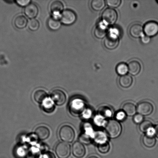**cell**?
Here are the masks:
<instances>
[{
	"label": "cell",
	"instance_id": "1",
	"mask_svg": "<svg viewBox=\"0 0 158 158\" xmlns=\"http://www.w3.org/2000/svg\"><path fill=\"white\" fill-rule=\"evenodd\" d=\"M105 130L107 134L111 138H117L121 134L122 125L117 120H110L106 125Z\"/></svg>",
	"mask_w": 158,
	"mask_h": 158
},
{
	"label": "cell",
	"instance_id": "2",
	"mask_svg": "<svg viewBox=\"0 0 158 158\" xmlns=\"http://www.w3.org/2000/svg\"><path fill=\"white\" fill-rule=\"evenodd\" d=\"M59 135L61 140L66 143L73 141L75 137V133L73 128L68 125H64L60 128Z\"/></svg>",
	"mask_w": 158,
	"mask_h": 158
},
{
	"label": "cell",
	"instance_id": "3",
	"mask_svg": "<svg viewBox=\"0 0 158 158\" xmlns=\"http://www.w3.org/2000/svg\"><path fill=\"white\" fill-rule=\"evenodd\" d=\"M76 14L71 9L63 10L61 14L60 19L62 24L65 25L70 26L74 24L76 21Z\"/></svg>",
	"mask_w": 158,
	"mask_h": 158
},
{
	"label": "cell",
	"instance_id": "4",
	"mask_svg": "<svg viewBox=\"0 0 158 158\" xmlns=\"http://www.w3.org/2000/svg\"><path fill=\"white\" fill-rule=\"evenodd\" d=\"M55 151L59 158H68L70 155V146L66 142H60L56 147Z\"/></svg>",
	"mask_w": 158,
	"mask_h": 158
},
{
	"label": "cell",
	"instance_id": "5",
	"mask_svg": "<svg viewBox=\"0 0 158 158\" xmlns=\"http://www.w3.org/2000/svg\"><path fill=\"white\" fill-rule=\"evenodd\" d=\"M102 19L106 24L113 25L117 21V14L114 9L108 8L105 9L102 14Z\"/></svg>",
	"mask_w": 158,
	"mask_h": 158
},
{
	"label": "cell",
	"instance_id": "6",
	"mask_svg": "<svg viewBox=\"0 0 158 158\" xmlns=\"http://www.w3.org/2000/svg\"><path fill=\"white\" fill-rule=\"evenodd\" d=\"M50 97L54 103L58 106H62L66 102V94L60 89L54 90L51 93Z\"/></svg>",
	"mask_w": 158,
	"mask_h": 158
},
{
	"label": "cell",
	"instance_id": "7",
	"mask_svg": "<svg viewBox=\"0 0 158 158\" xmlns=\"http://www.w3.org/2000/svg\"><path fill=\"white\" fill-rule=\"evenodd\" d=\"M143 32L147 36L153 37L158 34V23L155 21H150L145 25Z\"/></svg>",
	"mask_w": 158,
	"mask_h": 158
},
{
	"label": "cell",
	"instance_id": "8",
	"mask_svg": "<svg viewBox=\"0 0 158 158\" xmlns=\"http://www.w3.org/2000/svg\"><path fill=\"white\" fill-rule=\"evenodd\" d=\"M119 40L118 36L116 34H110L105 39L104 45L106 49L109 50H113L118 46Z\"/></svg>",
	"mask_w": 158,
	"mask_h": 158
},
{
	"label": "cell",
	"instance_id": "9",
	"mask_svg": "<svg viewBox=\"0 0 158 158\" xmlns=\"http://www.w3.org/2000/svg\"><path fill=\"white\" fill-rule=\"evenodd\" d=\"M139 114L143 116H148L152 113L154 107L151 103L148 102H143L139 104L137 108Z\"/></svg>",
	"mask_w": 158,
	"mask_h": 158
},
{
	"label": "cell",
	"instance_id": "10",
	"mask_svg": "<svg viewBox=\"0 0 158 158\" xmlns=\"http://www.w3.org/2000/svg\"><path fill=\"white\" fill-rule=\"evenodd\" d=\"M72 154L74 157L77 158H81L86 154V151L84 145L81 142H76L72 147Z\"/></svg>",
	"mask_w": 158,
	"mask_h": 158
},
{
	"label": "cell",
	"instance_id": "11",
	"mask_svg": "<svg viewBox=\"0 0 158 158\" xmlns=\"http://www.w3.org/2000/svg\"><path fill=\"white\" fill-rule=\"evenodd\" d=\"M39 12L38 6L34 3H30L24 9V14L28 18L31 19H34L37 15Z\"/></svg>",
	"mask_w": 158,
	"mask_h": 158
},
{
	"label": "cell",
	"instance_id": "12",
	"mask_svg": "<svg viewBox=\"0 0 158 158\" xmlns=\"http://www.w3.org/2000/svg\"><path fill=\"white\" fill-rule=\"evenodd\" d=\"M64 9V5L61 1H53L50 5V10L53 16L62 13Z\"/></svg>",
	"mask_w": 158,
	"mask_h": 158
},
{
	"label": "cell",
	"instance_id": "13",
	"mask_svg": "<svg viewBox=\"0 0 158 158\" xmlns=\"http://www.w3.org/2000/svg\"><path fill=\"white\" fill-rule=\"evenodd\" d=\"M35 134L40 140H45L49 137L50 131L47 127L40 126L35 129Z\"/></svg>",
	"mask_w": 158,
	"mask_h": 158
},
{
	"label": "cell",
	"instance_id": "14",
	"mask_svg": "<svg viewBox=\"0 0 158 158\" xmlns=\"http://www.w3.org/2000/svg\"><path fill=\"white\" fill-rule=\"evenodd\" d=\"M72 111L74 114H80L84 111L85 105L84 102L80 99H77L72 103Z\"/></svg>",
	"mask_w": 158,
	"mask_h": 158
},
{
	"label": "cell",
	"instance_id": "15",
	"mask_svg": "<svg viewBox=\"0 0 158 158\" xmlns=\"http://www.w3.org/2000/svg\"><path fill=\"white\" fill-rule=\"evenodd\" d=\"M47 25L50 30L53 31H57L61 27V22L59 19L53 15L48 19Z\"/></svg>",
	"mask_w": 158,
	"mask_h": 158
},
{
	"label": "cell",
	"instance_id": "16",
	"mask_svg": "<svg viewBox=\"0 0 158 158\" xmlns=\"http://www.w3.org/2000/svg\"><path fill=\"white\" fill-rule=\"evenodd\" d=\"M143 27L139 24L133 25L130 27L129 33L133 38H138L141 37L143 33Z\"/></svg>",
	"mask_w": 158,
	"mask_h": 158
},
{
	"label": "cell",
	"instance_id": "17",
	"mask_svg": "<svg viewBox=\"0 0 158 158\" xmlns=\"http://www.w3.org/2000/svg\"><path fill=\"white\" fill-rule=\"evenodd\" d=\"M28 24L27 19L23 15H17L14 19V24L17 29H21L26 27Z\"/></svg>",
	"mask_w": 158,
	"mask_h": 158
},
{
	"label": "cell",
	"instance_id": "18",
	"mask_svg": "<svg viewBox=\"0 0 158 158\" xmlns=\"http://www.w3.org/2000/svg\"><path fill=\"white\" fill-rule=\"evenodd\" d=\"M33 97L34 100L37 103H43L48 99V95L43 90L38 89L34 93Z\"/></svg>",
	"mask_w": 158,
	"mask_h": 158
},
{
	"label": "cell",
	"instance_id": "19",
	"mask_svg": "<svg viewBox=\"0 0 158 158\" xmlns=\"http://www.w3.org/2000/svg\"><path fill=\"white\" fill-rule=\"evenodd\" d=\"M128 72L133 76H136L140 73L141 69L140 63L137 61H131L128 64Z\"/></svg>",
	"mask_w": 158,
	"mask_h": 158
},
{
	"label": "cell",
	"instance_id": "20",
	"mask_svg": "<svg viewBox=\"0 0 158 158\" xmlns=\"http://www.w3.org/2000/svg\"><path fill=\"white\" fill-rule=\"evenodd\" d=\"M124 112L128 116H132L135 115L137 111V108L134 104L131 103H126L123 106Z\"/></svg>",
	"mask_w": 158,
	"mask_h": 158
},
{
	"label": "cell",
	"instance_id": "21",
	"mask_svg": "<svg viewBox=\"0 0 158 158\" xmlns=\"http://www.w3.org/2000/svg\"><path fill=\"white\" fill-rule=\"evenodd\" d=\"M133 82L132 77L127 75L121 77L119 80V84L124 88L130 87L132 85Z\"/></svg>",
	"mask_w": 158,
	"mask_h": 158
},
{
	"label": "cell",
	"instance_id": "22",
	"mask_svg": "<svg viewBox=\"0 0 158 158\" xmlns=\"http://www.w3.org/2000/svg\"><path fill=\"white\" fill-rule=\"evenodd\" d=\"M107 29L105 26L102 25H98L96 27L94 31V35L96 38L102 39L106 36Z\"/></svg>",
	"mask_w": 158,
	"mask_h": 158
},
{
	"label": "cell",
	"instance_id": "23",
	"mask_svg": "<svg viewBox=\"0 0 158 158\" xmlns=\"http://www.w3.org/2000/svg\"><path fill=\"white\" fill-rule=\"evenodd\" d=\"M142 142L145 147L152 148L155 145L156 140L154 136L149 135L146 134L143 137Z\"/></svg>",
	"mask_w": 158,
	"mask_h": 158
},
{
	"label": "cell",
	"instance_id": "24",
	"mask_svg": "<svg viewBox=\"0 0 158 158\" xmlns=\"http://www.w3.org/2000/svg\"><path fill=\"white\" fill-rule=\"evenodd\" d=\"M91 6L93 10L96 11H100L104 8L105 1L104 0H93Z\"/></svg>",
	"mask_w": 158,
	"mask_h": 158
},
{
	"label": "cell",
	"instance_id": "25",
	"mask_svg": "<svg viewBox=\"0 0 158 158\" xmlns=\"http://www.w3.org/2000/svg\"><path fill=\"white\" fill-rule=\"evenodd\" d=\"M99 115L105 118H109L112 117V112L110 108L106 106H102L98 110Z\"/></svg>",
	"mask_w": 158,
	"mask_h": 158
},
{
	"label": "cell",
	"instance_id": "26",
	"mask_svg": "<svg viewBox=\"0 0 158 158\" xmlns=\"http://www.w3.org/2000/svg\"><path fill=\"white\" fill-rule=\"evenodd\" d=\"M94 141L99 144L107 142V137L104 133L98 131L94 133L93 138Z\"/></svg>",
	"mask_w": 158,
	"mask_h": 158
},
{
	"label": "cell",
	"instance_id": "27",
	"mask_svg": "<svg viewBox=\"0 0 158 158\" xmlns=\"http://www.w3.org/2000/svg\"><path fill=\"white\" fill-rule=\"evenodd\" d=\"M116 71L117 74L121 76L126 75L128 72V65L125 63H120L117 66Z\"/></svg>",
	"mask_w": 158,
	"mask_h": 158
},
{
	"label": "cell",
	"instance_id": "28",
	"mask_svg": "<svg viewBox=\"0 0 158 158\" xmlns=\"http://www.w3.org/2000/svg\"><path fill=\"white\" fill-rule=\"evenodd\" d=\"M153 127L152 123L149 120H144L140 124L139 129L142 132L147 133L148 130Z\"/></svg>",
	"mask_w": 158,
	"mask_h": 158
},
{
	"label": "cell",
	"instance_id": "29",
	"mask_svg": "<svg viewBox=\"0 0 158 158\" xmlns=\"http://www.w3.org/2000/svg\"><path fill=\"white\" fill-rule=\"evenodd\" d=\"M28 29L32 31H36L38 30L40 26V23L38 20L34 19H31L28 23Z\"/></svg>",
	"mask_w": 158,
	"mask_h": 158
},
{
	"label": "cell",
	"instance_id": "30",
	"mask_svg": "<svg viewBox=\"0 0 158 158\" xmlns=\"http://www.w3.org/2000/svg\"><path fill=\"white\" fill-rule=\"evenodd\" d=\"M43 109L45 112L50 113L54 111L55 107L53 102L47 99L43 103Z\"/></svg>",
	"mask_w": 158,
	"mask_h": 158
},
{
	"label": "cell",
	"instance_id": "31",
	"mask_svg": "<svg viewBox=\"0 0 158 158\" xmlns=\"http://www.w3.org/2000/svg\"><path fill=\"white\" fill-rule=\"evenodd\" d=\"M98 151L102 154H106L109 151L110 145L107 142L105 143L99 144L98 145Z\"/></svg>",
	"mask_w": 158,
	"mask_h": 158
},
{
	"label": "cell",
	"instance_id": "32",
	"mask_svg": "<svg viewBox=\"0 0 158 158\" xmlns=\"http://www.w3.org/2000/svg\"><path fill=\"white\" fill-rule=\"evenodd\" d=\"M95 124L98 127L103 126L106 123L105 118L100 115L96 116L94 120Z\"/></svg>",
	"mask_w": 158,
	"mask_h": 158
},
{
	"label": "cell",
	"instance_id": "33",
	"mask_svg": "<svg viewBox=\"0 0 158 158\" xmlns=\"http://www.w3.org/2000/svg\"><path fill=\"white\" fill-rule=\"evenodd\" d=\"M92 138L91 136L84 132L80 136V140L81 142H80L86 144H89L90 143Z\"/></svg>",
	"mask_w": 158,
	"mask_h": 158
},
{
	"label": "cell",
	"instance_id": "34",
	"mask_svg": "<svg viewBox=\"0 0 158 158\" xmlns=\"http://www.w3.org/2000/svg\"><path fill=\"white\" fill-rule=\"evenodd\" d=\"M106 3L109 7L111 8H117L121 4V0H107Z\"/></svg>",
	"mask_w": 158,
	"mask_h": 158
},
{
	"label": "cell",
	"instance_id": "35",
	"mask_svg": "<svg viewBox=\"0 0 158 158\" xmlns=\"http://www.w3.org/2000/svg\"><path fill=\"white\" fill-rule=\"evenodd\" d=\"M126 114L123 111H119L117 113L115 118L117 121H122L125 120Z\"/></svg>",
	"mask_w": 158,
	"mask_h": 158
},
{
	"label": "cell",
	"instance_id": "36",
	"mask_svg": "<svg viewBox=\"0 0 158 158\" xmlns=\"http://www.w3.org/2000/svg\"><path fill=\"white\" fill-rule=\"evenodd\" d=\"M144 117L143 116L141 115L140 114H135L133 118V120L134 123L137 124H141L143 121Z\"/></svg>",
	"mask_w": 158,
	"mask_h": 158
},
{
	"label": "cell",
	"instance_id": "37",
	"mask_svg": "<svg viewBox=\"0 0 158 158\" xmlns=\"http://www.w3.org/2000/svg\"><path fill=\"white\" fill-rule=\"evenodd\" d=\"M15 2L19 6L21 7H26L28 5L30 4L31 1L29 0H25V1H16Z\"/></svg>",
	"mask_w": 158,
	"mask_h": 158
},
{
	"label": "cell",
	"instance_id": "38",
	"mask_svg": "<svg viewBox=\"0 0 158 158\" xmlns=\"http://www.w3.org/2000/svg\"><path fill=\"white\" fill-rule=\"evenodd\" d=\"M42 158H56L55 154L51 152L48 151L43 155Z\"/></svg>",
	"mask_w": 158,
	"mask_h": 158
},
{
	"label": "cell",
	"instance_id": "39",
	"mask_svg": "<svg viewBox=\"0 0 158 158\" xmlns=\"http://www.w3.org/2000/svg\"><path fill=\"white\" fill-rule=\"evenodd\" d=\"M40 156L39 153L34 152L29 153L28 155L27 158H40Z\"/></svg>",
	"mask_w": 158,
	"mask_h": 158
},
{
	"label": "cell",
	"instance_id": "40",
	"mask_svg": "<svg viewBox=\"0 0 158 158\" xmlns=\"http://www.w3.org/2000/svg\"><path fill=\"white\" fill-rule=\"evenodd\" d=\"M141 40L143 44H148L151 42V39L150 37L145 35V36L142 37Z\"/></svg>",
	"mask_w": 158,
	"mask_h": 158
},
{
	"label": "cell",
	"instance_id": "41",
	"mask_svg": "<svg viewBox=\"0 0 158 158\" xmlns=\"http://www.w3.org/2000/svg\"><path fill=\"white\" fill-rule=\"evenodd\" d=\"M92 112L90 110L88 109L86 110V111H84V118H90L91 116H92Z\"/></svg>",
	"mask_w": 158,
	"mask_h": 158
},
{
	"label": "cell",
	"instance_id": "42",
	"mask_svg": "<svg viewBox=\"0 0 158 158\" xmlns=\"http://www.w3.org/2000/svg\"><path fill=\"white\" fill-rule=\"evenodd\" d=\"M155 131V135L158 138V124L156 125L154 128Z\"/></svg>",
	"mask_w": 158,
	"mask_h": 158
},
{
	"label": "cell",
	"instance_id": "43",
	"mask_svg": "<svg viewBox=\"0 0 158 158\" xmlns=\"http://www.w3.org/2000/svg\"><path fill=\"white\" fill-rule=\"evenodd\" d=\"M88 158H99L97 157H96V156H90V157H89Z\"/></svg>",
	"mask_w": 158,
	"mask_h": 158
},
{
	"label": "cell",
	"instance_id": "44",
	"mask_svg": "<svg viewBox=\"0 0 158 158\" xmlns=\"http://www.w3.org/2000/svg\"><path fill=\"white\" fill-rule=\"evenodd\" d=\"M157 1V2L158 3V1Z\"/></svg>",
	"mask_w": 158,
	"mask_h": 158
}]
</instances>
